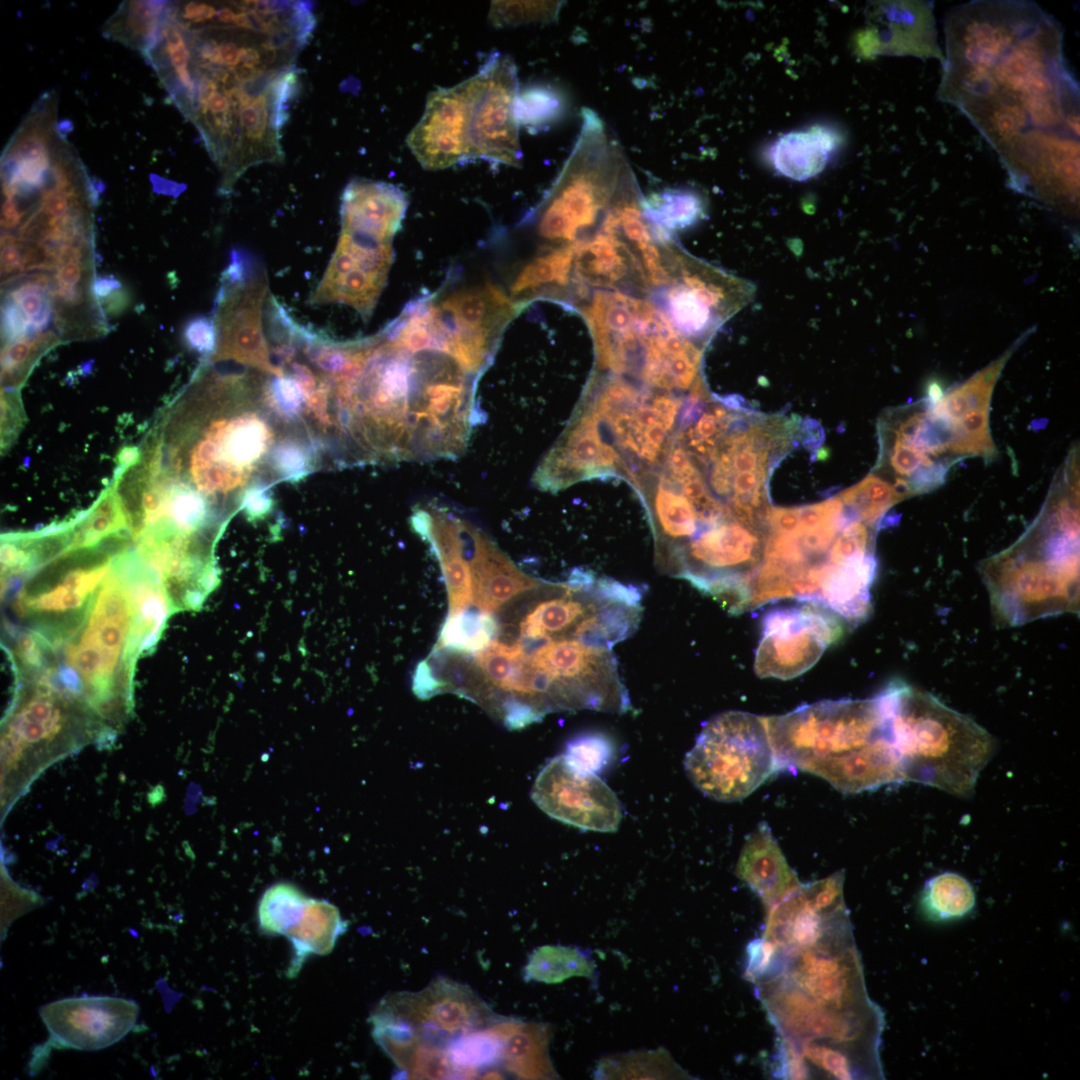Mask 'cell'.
Masks as SVG:
<instances>
[{
  "label": "cell",
  "mask_w": 1080,
  "mask_h": 1080,
  "mask_svg": "<svg viewBox=\"0 0 1080 1080\" xmlns=\"http://www.w3.org/2000/svg\"><path fill=\"white\" fill-rule=\"evenodd\" d=\"M839 496L863 520L877 526L894 504L905 499L890 482L874 472Z\"/></svg>",
  "instance_id": "f35d334b"
},
{
  "label": "cell",
  "mask_w": 1080,
  "mask_h": 1080,
  "mask_svg": "<svg viewBox=\"0 0 1080 1080\" xmlns=\"http://www.w3.org/2000/svg\"><path fill=\"white\" fill-rule=\"evenodd\" d=\"M461 548L472 575L473 602L492 613L520 593L541 584L524 574L481 530L460 521Z\"/></svg>",
  "instance_id": "7402d4cb"
},
{
  "label": "cell",
  "mask_w": 1080,
  "mask_h": 1080,
  "mask_svg": "<svg viewBox=\"0 0 1080 1080\" xmlns=\"http://www.w3.org/2000/svg\"><path fill=\"white\" fill-rule=\"evenodd\" d=\"M407 206L406 194L394 184L352 180L341 197V232L377 243H391Z\"/></svg>",
  "instance_id": "603a6c76"
},
{
  "label": "cell",
  "mask_w": 1080,
  "mask_h": 1080,
  "mask_svg": "<svg viewBox=\"0 0 1080 1080\" xmlns=\"http://www.w3.org/2000/svg\"><path fill=\"white\" fill-rule=\"evenodd\" d=\"M840 138L825 127L789 132L770 149L773 167L783 176L804 181L824 170Z\"/></svg>",
  "instance_id": "484cf974"
},
{
  "label": "cell",
  "mask_w": 1080,
  "mask_h": 1080,
  "mask_svg": "<svg viewBox=\"0 0 1080 1080\" xmlns=\"http://www.w3.org/2000/svg\"><path fill=\"white\" fill-rule=\"evenodd\" d=\"M613 752V745L607 736L586 733L568 742L563 755L579 772L596 774L608 765Z\"/></svg>",
  "instance_id": "60d3db41"
},
{
  "label": "cell",
  "mask_w": 1080,
  "mask_h": 1080,
  "mask_svg": "<svg viewBox=\"0 0 1080 1080\" xmlns=\"http://www.w3.org/2000/svg\"><path fill=\"white\" fill-rule=\"evenodd\" d=\"M595 962L589 950L562 945H545L533 950L523 969L527 981L547 984L563 982L571 977L592 978Z\"/></svg>",
  "instance_id": "1f68e13d"
},
{
  "label": "cell",
  "mask_w": 1080,
  "mask_h": 1080,
  "mask_svg": "<svg viewBox=\"0 0 1080 1080\" xmlns=\"http://www.w3.org/2000/svg\"><path fill=\"white\" fill-rule=\"evenodd\" d=\"M600 600L590 587L574 589L566 585L561 597L539 602L521 619L518 640L534 642L553 635L564 637L566 632L571 634L578 623L597 609Z\"/></svg>",
  "instance_id": "f1b7e54d"
},
{
  "label": "cell",
  "mask_w": 1080,
  "mask_h": 1080,
  "mask_svg": "<svg viewBox=\"0 0 1080 1080\" xmlns=\"http://www.w3.org/2000/svg\"><path fill=\"white\" fill-rule=\"evenodd\" d=\"M493 1028L503 1040L501 1065L520 1078H551L555 1075L548 1057V1029L520 1020L495 1019Z\"/></svg>",
  "instance_id": "83f0119b"
},
{
  "label": "cell",
  "mask_w": 1080,
  "mask_h": 1080,
  "mask_svg": "<svg viewBox=\"0 0 1080 1080\" xmlns=\"http://www.w3.org/2000/svg\"><path fill=\"white\" fill-rule=\"evenodd\" d=\"M673 1064L671 1059L666 1058L665 1053L649 1052L646 1054H631L617 1060L616 1058L607 1059L606 1062L601 1064L599 1071L602 1073L609 1070L611 1073L615 1070L625 1068L626 1072H623L620 1075L623 1077L624 1074L632 1068H638L641 1071H646L648 1078H651L650 1076H653V1078H665L666 1076H669V1078H671V1075H679L678 1067L674 1068ZM610 1073H607L605 1076Z\"/></svg>",
  "instance_id": "bcb514c9"
},
{
  "label": "cell",
  "mask_w": 1080,
  "mask_h": 1080,
  "mask_svg": "<svg viewBox=\"0 0 1080 1080\" xmlns=\"http://www.w3.org/2000/svg\"><path fill=\"white\" fill-rule=\"evenodd\" d=\"M69 544V523L1 538V592L63 554Z\"/></svg>",
  "instance_id": "d4e9b609"
},
{
  "label": "cell",
  "mask_w": 1080,
  "mask_h": 1080,
  "mask_svg": "<svg viewBox=\"0 0 1080 1080\" xmlns=\"http://www.w3.org/2000/svg\"><path fill=\"white\" fill-rule=\"evenodd\" d=\"M280 366V365H279ZM271 374L261 386V400L269 414L286 424L298 423L307 415V393L301 382L285 367Z\"/></svg>",
  "instance_id": "74e56055"
},
{
  "label": "cell",
  "mask_w": 1080,
  "mask_h": 1080,
  "mask_svg": "<svg viewBox=\"0 0 1080 1080\" xmlns=\"http://www.w3.org/2000/svg\"><path fill=\"white\" fill-rule=\"evenodd\" d=\"M478 381L426 316L403 309L355 340L351 367L332 382L336 431L357 462L455 458L478 422Z\"/></svg>",
  "instance_id": "3957f363"
},
{
  "label": "cell",
  "mask_w": 1080,
  "mask_h": 1080,
  "mask_svg": "<svg viewBox=\"0 0 1080 1080\" xmlns=\"http://www.w3.org/2000/svg\"><path fill=\"white\" fill-rule=\"evenodd\" d=\"M844 622L832 611L808 602L767 610L755 652L756 674L781 680L803 674L841 638Z\"/></svg>",
  "instance_id": "ac0fdd59"
},
{
  "label": "cell",
  "mask_w": 1080,
  "mask_h": 1080,
  "mask_svg": "<svg viewBox=\"0 0 1080 1080\" xmlns=\"http://www.w3.org/2000/svg\"><path fill=\"white\" fill-rule=\"evenodd\" d=\"M976 903L970 882L955 872H943L928 879L919 897L922 916L931 922H946L969 914Z\"/></svg>",
  "instance_id": "4dcf8cb0"
},
{
  "label": "cell",
  "mask_w": 1080,
  "mask_h": 1080,
  "mask_svg": "<svg viewBox=\"0 0 1080 1080\" xmlns=\"http://www.w3.org/2000/svg\"><path fill=\"white\" fill-rule=\"evenodd\" d=\"M2 316L3 332L8 343L26 337L29 323L15 302L12 300L5 302Z\"/></svg>",
  "instance_id": "681fc988"
},
{
  "label": "cell",
  "mask_w": 1080,
  "mask_h": 1080,
  "mask_svg": "<svg viewBox=\"0 0 1080 1080\" xmlns=\"http://www.w3.org/2000/svg\"><path fill=\"white\" fill-rule=\"evenodd\" d=\"M498 633V624L490 613L467 609L448 615L434 649L477 653L490 644Z\"/></svg>",
  "instance_id": "e575fe53"
},
{
  "label": "cell",
  "mask_w": 1080,
  "mask_h": 1080,
  "mask_svg": "<svg viewBox=\"0 0 1080 1080\" xmlns=\"http://www.w3.org/2000/svg\"><path fill=\"white\" fill-rule=\"evenodd\" d=\"M393 259L391 243H377L341 232L309 304L346 305L368 321L387 283Z\"/></svg>",
  "instance_id": "ffe728a7"
},
{
  "label": "cell",
  "mask_w": 1080,
  "mask_h": 1080,
  "mask_svg": "<svg viewBox=\"0 0 1080 1080\" xmlns=\"http://www.w3.org/2000/svg\"><path fill=\"white\" fill-rule=\"evenodd\" d=\"M347 925L334 904L310 898L299 920L284 933L293 948L287 975L295 977L309 956L331 953Z\"/></svg>",
  "instance_id": "4316f807"
},
{
  "label": "cell",
  "mask_w": 1080,
  "mask_h": 1080,
  "mask_svg": "<svg viewBox=\"0 0 1080 1080\" xmlns=\"http://www.w3.org/2000/svg\"><path fill=\"white\" fill-rule=\"evenodd\" d=\"M559 2H493L489 19L494 25L522 24L551 20L559 11Z\"/></svg>",
  "instance_id": "ee69618b"
},
{
  "label": "cell",
  "mask_w": 1080,
  "mask_h": 1080,
  "mask_svg": "<svg viewBox=\"0 0 1080 1080\" xmlns=\"http://www.w3.org/2000/svg\"><path fill=\"white\" fill-rule=\"evenodd\" d=\"M1078 484L1051 496L1027 532L983 563L991 607L999 624L1027 622L1079 609Z\"/></svg>",
  "instance_id": "52a82bcc"
},
{
  "label": "cell",
  "mask_w": 1080,
  "mask_h": 1080,
  "mask_svg": "<svg viewBox=\"0 0 1080 1080\" xmlns=\"http://www.w3.org/2000/svg\"><path fill=\"white\" fill-rule=\"evenodd\" d=\"M310 897L290 883H276L262 895L258 922L262 932L284 935L301 917Z\"/></svg>",
  "instance_id": "8d00e7d4"
},
{
  "label": "cell",
  "mask_w": 1080,
  "mask_h": 1080,
  "mask_svg": "<svg viewBox=\"0 0 1080 1080\" xmlns=\"http://www.w3.org/2000/svg\"><path fill=\"white\" fill-rule=\"evenodd\" d=\"M495 1019L469 987L440 978L420 992L384 997L370 1022L376 1043L405 1071L421 1057L445 1055L451 1040Z\"/></svg>",
  "instance_id": "4fadbf2b"
},
{
  "label": "cell",
  "mask_w": 1080,
  "mask_h": 1080,
  "mask_svg": "<svg viewBox=\"0 0 1080 1080\" xmlns=\"http://www.w3.org/2000/svg\"><path fill=\"white\" fill-rule=\"evenodd\" d=\"M20 407L9 398L2 396V447H8L21 423Z\"/></svg>",
  "instance_id": "f907efd6"
},
{
  "label": "cell",
  "mask_w": 1080,
  "mask_h": 1080,
  "mask_svg": "<svg viewBox=\"0 0 1080 1080\" xmlns=\"http://www.w3.org/2000/svg\"><path fill=\"white\" fill-rule=\"evenodd\" d=\"M518 91L513 60L494 52L475 75L431 92L429 102L438 128L459 164L482 159L521 165Z\"/></svg>",
  "instance_id": "8fae6325"
},
{
  "label": "cell",
  "mask_w": 1080,
  "mask_h": 1080,
  "mask_svg": "<svg viewBox=\"0 0 1080 1080\" xmlns=\"http://www.w3.org/2000/svg\"><path fill=\"white\" fill-rule=\"evenodd\" d=\"M904 781L967 797L995 751V740L970 717L901 681L884 688Z\"/></svg>",
  "instance_id": "ba28073f"
},
{
  "label": "cell",
  "mask_w": 1080,
  "mask_h": 1080,
  "mask_svg": "<svg viewBox=\"0 0 1080 1080\" xmlns=\"http://www.w3.org/2000/svg\"><path fill=\"white\" fill-rule=\"evenodd\" d=\"M82 256L83 254L80 247L68 244L64 245L56 257V270L67 263H81Z\"/></svg>",
  "instance_id": "db71d44e"
},
{
  "label": "cell",
  "mask_w": 1080,
  "mask_h": 1080,
  "mask_svg": "<svg viewBox=\"0 0 1080 1080\" xmlns=\"http://www.w3.org/2000/svg\"><path fill=\"white\" fill-rule=\"evenodd\" d=\"M82 271L83 265L81 263L71 262L59 267L54 278L59 285L75 287L81 279Z\"/></svg>",
  "instance_id": "f5cc1de1"
},
{
  "label": "cell",
  "mask_w": 1080,
  "mask_h": 1080,
  "mask_svg": "<svg viewBox=\"0 0 1080 1080\" xmlns=\"http://www.w3.org/2000/svg\"><path fill=\"white\" fill-rule=\"evenodd\" d=\"M764 720L781 770L812 773L844 794L905 782L884 690L867 699L818 701Z\"/></svg>",
  "instance_id": "8992f818"
},
{
  "label": "cell",
  "mask_w": 1080,
  "mask_h": 1080,
  "mask_svg": "<svg viewBox=\"0 0 1080 1080\" xmlns=\"http://www.w3.org/2000/svg\"><path fill=\"white\" fill-rule=\"evenodd\" d=\"M238 503L248 519L260 520L265 518L274 505L269 484L263 481H255L246 486L239 496Z\"/></svg>",
  "instance_id": "7dc6e473"
},
{
  "label": "cell",
  "mask_w": 1080,
  "mask_h": 1080,
  "mask_svg": "<svg viewBox=\"0 0 1080 1080\" xmlns=\"http://www.w3.org/2000/svg\"><path fill=\"white\" fill-rule=\"evenodd\" d=\"M938 98L997 152L1012 186L1066 210L1079 198V86L1061 25L1028 1H972L944 21Z\"/></svg>",
  "instance_id": "6da1fadb"
},
{
  "label": "cell",
  "mask_w": 1080,
  "mask_h": 1080,
  "mask_svg": "<svg viewBox=\"0 0 1080 1080\" xmlns=\"http://www.w3.org/2000/svg\"><path fill=\"white\" fill-rule=\"evenodd\" d=\"M130 540L126 533L92 548L61 554L1 592L5 625L37 632L55 644L82 621L116 556Z\"/></svg>",
  "instance_id": "7c38bea8"
},
{
  "label": "cell",
  "mask_w": 1080,
  "mask_h": 1080,
  "mask_svg": "<svg viewBox=\"0 0 1080 1080\" xmlns=\"http://www.w3.org/2000/svg\"><path fill=\"white\" fill-rule=\"evenodd\" d=\"M146 54L190 120L229 192L249 168L284 159L281 139L300 90L297 58L316 26L305 1L169 4Z\"/></svg>",
  "instance_id": "7a4b0ae2"
},
{
  "label": "cell",
  "mask_w": 1080,
  "mask_h": 1080,
  "mask_svg": "<svg viewBox=\"0 0 1080 1080\" xmlns=\"http://www.w3.org/2000/svg\"><path fill=\"white\" fill-rule=\"evenodd\" d=\"M562 108L560 95L544 86L531 87L518 95L516 117L518 124L539 128L559 116Z\"/></svg>",
  "instance_id": "b9f144b4"
},
{
  "label": "cell",
  "mask_w": 1080,
  "mask_h": 1080,
  "mask_svg": "<svg viewBox=\"0 0 1080 1080\" xmlns=\"http://www.w3.org/2000/svg\"><path fill=\"white\" fill-rule=\"evenodd\" d=\"M492 1023L461 1034L446 1046L445 1058L454 1078H470L478 1075L479 1070L501 1064L503 1040Z\"/></svg>",
  "instance_id": "d6a6232c"
},
{
  "label": "cell",
  "mask_w": 1080,
  "mask_h": 1080,
  "mask_svg": "<svg viewBox=\"0 0 1080 1080\" xmlns=\"http://www.w3.org/2000/svg\"><path fill=\"white\" fill-rule=\"evenodd\" d=\"M857 512L840 496L791 508H771L755 605L794 597L818 605L831 580L868 554L844 531Z\"/></svg>",
  "instance_id": "30bf717a"
},
{
  "label": "cell",
  "mask_w": 1080,
  "mask_h": 1080,
  "mask_svg": "<svg viewBox=\"0 0 1080 1080\" xmlns=\"http://www.w3.org/2000/svg\"><path fill=\"white\" fill-rule=\"evenodd\" d=\"M39 1014L54 1044L95 1051L113 1045L132 1030L139 1005L126 998L85 995L45 1004Z\"/></svg>",
  "instance_id": "44dd1931"
},
{
  "label": "cell",
  "mask_w": 1080,
  "mask_h": 1080,
  "mask_svg": "<svg viewBox=\"0 0 1080 1080\" xmlns=\"http://www.w3.org/2000/svg\"><path fill=\"white\" fill-rule=\"evenodd\" d=\"M1 269L2 273L5 274L24 271L21 252L17 246H6L1 248Z\"/></svg>",
  "instance_id": "816d5d0a"
},
{
  "label": "cell",
  "mask_w": 1080,
  "mask_h": 1080,
  "mask_svg": "<svg viewBox=\"0 0 1080 1080\" xmlns=\"http://www.w3.org/2000/svg\"><path fill=\"white\" fill-rule=\"evenodd\" d=\"M645 215L667 233L687 228L705 212L702 197L688 189H669L643 201Z\"/></svg>",
  "instance_id": "d590c367"
},
{
  "label": "cell",
  "mask_w": 1080,
  "mask_h": 1080,
  "mask_svg": "<svg viewBox=\"0 0 1080 1080\" xmlns=\"http://www.w3.org/2000/svg\"><path fill=\"white\" fill-rule=\"evenodd\" d=\"M531 798L551 818L583 830L615 832L622 820L613 790L596 774L574 769L563 754L539 772Z\"/></svg>",
  "instance_id": "d6986e66"
},
{
  "label": "cell",
  "mask_w": 1080,
  "mask_h": 1080,
  "mask_svg": "<svg viewBox=\"0 0 1080 1080\" xmlns=\"http://www.w3.org/2000/svg\"><path fill=\"white\" fill-rule=\"evenodd\" d=\"M120 288V283L112 277L98 278L94 283V292L98 296H107L112 290Z\"/></svg>",
  "instance_id": "11a10c76"
},
{
  "label": "cell",
  "mask_w": 1080,
  "mask_h": 1080,
  "mask_svg": "<svg viewBox=\"0 0 1080 1080\" xmlns=\"http://www.w3.org/2000/svg\"><path fill=\"white\" fill-rule=\"evenodd\" d=\"M780 1041L792 1049L825 1043L849 1052L860 1064L879 1069L876 1040L881 1031L878 1010L841 1012L826 1008L780 976L755 983Z\"/></svg>",
  "instance_id": "9a60e30c"
},
{
  "label": "cell",
  "mask_w": 1080,
  "mask_h": 1080,
  "mask_svg": "<svg viewBox=\"0 0 1080 1080\" xmlns=\"http://www.w3.org/2000/svg\"><path fill=\"white\" fill-rule=\"evenodd\" d=\"M184 338L190 349L203 355H213L217 346L215 324L207 317L191 319L185 329Z\"/></svg>",
  "instance_id": "c3c4849f"
},
{
  "label": "cell",
  "mask_w": 1080,
  "mask_h": 1080,
  "mask_svg": "<svg viewBox=\"0 0 1080 1080\" xmlns=\"http://www.w3.org/2000/svg\"><path fill=\"white\" fill-rule=\"evenodd\" d=\"M683 764L699 791L722 802L742 800L781 770L764 717L743 711L707 721Z\"/></svg>",
  "instance_id": "5bb4252c"
},
{
  "label": "cell",
  "mask_w": 1080,
  "mask_h": 1080,
  "mask_svg": "<svg viewBox=\"0 0 1080 1080\" xmlns=\"http://www.w3.org/2000/svg\"><path fill=\"white\" fill-rule=\"evenodd\" d=\"M173 613L157 574L129 545L115 558L79 625L52 644L47 673L115 737L133 711V676Z\"/></svg>",
  "instance_id": "277c9868"
},
{
  "label": "cell",
  "mask_w": 1080,
  "mask_h": 1080,
  "mask_svg": "<svg viewBox=\"0 0 1080 1080\" xmlns=\"http://www.w3.org/2000/svg\"><path fill=\"white\" fill-rule=\"evenodd\" d=\"M266 459L275 477L290 483L304 479L314 466V455L309 444L293 436L277 441Z\"/></svg>",
  "instance_id": "ab89813d"
},
{
  "label": "cell",
  "mask_w": 1080,
  "mask_h": 1080,
  "mask_svg": "<svg viewBox=\"0 0 1080 1080\" xmlns=\"http://www.w3.org/2000/svg\"><path fill=\"white\" fill-rule=\"evenodd\" d=\"M13 681L1 729L2 817L48 766L114 738L85 703L47 676Z\"/></svg>",
  "instance_id": "9c48e42d"
},
{
  "label": "cell",
  "mask_w": 1080,
  "mask_h": 1080,
  "mask_svg": "<svg viewBox=\"0 0 1080 1080\" xmlns=\"http://www.w3.org/2000/svg\"><path fill=\"white\" fill-rule=\"evenodd\" d=\"M269 292L263 263L251 253L236 249L222 273L216 300L217 346L214 361L232 360L265 374H280L273 363L263 330L262 306Z\"/></svg>",
  "instance_id": "2e32d148"
},
{
  "label": "cell",
  "mask_w": 1080,
  "mask_h": 1080,
  "mask_svg": "<svg viewBox=\"0 0 1080 1080\" xmlns=\"http://www.w3.org/2000/svg\"><path fill=\"white\" fill-rule=\"evenodd\" d=\"M124 472L117 468L112 483L93 506L69 520V544L66 552L92 548L129 530L127 511L119 492Z\"/></svg>",
  "instance_id": "f546056e"
},
{
  "label": "cell",
  "mask_w": 1080,
  "mask_h": 1080,
  "mask_svg": "<svg viewBox=\"0 0 1080 1080\" xmlns=\"http://www.w3.org/2000/svg\"><path fill=\"white\" fill-rule=\"evenodd\" d=\"M247 378L212 375L197 382L152 436L161 471L213 506L242 493L273 445V430L261 410L237 405Z\"/></svg>",
  "instance_id": "5b68a950"
},
{
  "label": "cell",
  "mask_w": 1080,
  "mask_h": 1080,
  "mask_svg": "<svg viewBox=\"0 0 1080 1080\" xmlns=\"http://www.w3.org/2000/svg\"><path fill=\"white\" fill-rule=\"evenodd\" d=\"M736 874L766 908L778 903L800 885L765 821L760 822L746 838Z\"/></svg>",
  "instance_id": "cb8c5ba5"
},
{
  "label": "cell",
  "mask_w": 1080,
  "mask_h": 1080,
  "mask_svg": "<svg viewBox=\"0 0 1080 1080\" xmlns=\"http://www.w3.org/2000/svg\"><path fill=\"white\" fill-rule=\"evenodd\" d=\"M166 3H125L108 22V35L146 53L155 43Z\"/></svg>",
  "instance_id": "836d02e7"
},
{
  "label": "cell",
  "mask_w": 1080,
  "mask_h": 1080,
  "mask_svg": "<svg viewBox=\"0 0 1080 1080\" xmlns=\"http://www.w3.org/2000/svg\"><path fill=\"white\" fill-rule=\"evenodd\" d=\"M53 335L37 333L31 337L7 343L2 352V378L11 386L20 384L21 376L38 350L52 342Z\"/></svg>",
  "instance_id": "7bdbcfd3"
},
{
  "label": "cell",
  "mask_w": 1080,
  "mask_h": 1080,
  "mask_svg": "<svg viewBox=\"0 0 1080 1080\" xmlns=\"http://www.w3.org/2000/svg\"><path fill=\"white\" fill-rule=\"evenodd\" d=\"M44 287L26 282L11 291L9 297L15 302L34 332L42 330L50 321L52 308Z\"/></svg>",
  "instance_id": "f6af8a7d"
},
{
  "label": "cell",
  "mask_w": 1080,
  "mask_h": 1080,
  "mask_svg": "<svg viewBox=\"0 0 1080 1080\" xmlns=\"http://www.w3.org/2000/svg\"><path fill=\"white\" fill-rule=\"evenodd\" d=\"M877 428V465L889 477L922 490H932L945 480L949 463L955 459L951 433L926 399L923 404L888 410Z\"/></svg>",
  "instance_id": "e0dca14e"
}]
</instances>
